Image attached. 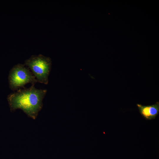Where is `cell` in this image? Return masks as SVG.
<instances>
[{
  "label": "cell",
  "instance_id": "6da1fadb",
  "mask_svg": "<svg viewBox=\"0 0 159 159\" xmlns=\"http://www.w3.org/2000/svg\"><path fill=\"white\" fill-rule=\"evenodd\" d=\"M47 92L46 89H36L34 85L28 88L18 89L7 96L10 111L21 109L29 117L35 119L42 108V100Z\"/></svg>",
  "mask_w": 159,
  "mask_h": 159
},
{
  "label": "cell",
  "instance_id": "7a4b0ae2",
  "mask_svg": "<svg viewBox=\"0 0 159 159\" xmlns=\"http://www.w3.org/2000/svg\"><path fill=\"white\" fill-rule=\"evenodd\" d=\"M24 65L31 70L37 82L46 85L48 84L51 66L50 58L41 54L33 55L25 60Z\"/></svg>",
  "mask_w": 159,
  "mask_h": 159
},
{
  "label": "cell",
  "instance_id": "3957f363",
  "mask_svg": "<svg viewBox=\"0 0 159 159\" xmlns=\"http://www.w3.org/2000/svg\"><path fill=\"white\" fill-rule=\"evenodd\" d=\"M24 66L18 64L14 66L9 72V87L13 91L24 88V86L28 83L34 85L37 82L29 69Z\"/></svg>",
  "mask_w": 159,
  "mask_h": 159
},
{
  "label": "cell",
  "instance_id": "277c9868",
  "mask_svg": "<svg viewBox=\"0 0 159 159\" xmlns=\"http://www.w3.org/2000/svg\"><path fill=\"white\" fill-rule=\"evenodd\" d=\"M137 106L140 113L145 120H150L155 119L159 112V102L154 104L143 105L137 104Z\"/></svg>",
  "mask_w": 159,
  "mask_h": 159
}]
</instances>
